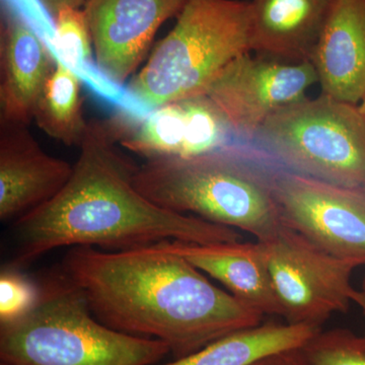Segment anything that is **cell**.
Here are the masks:
<instances>
[{
  "mask_svg": "<svg viewBox=\"0 0 365 365\" xmlns=\"http://www.w3.org/2000/svg\"><path fill=\"white\" fill-rule=\"evenodd\" d=\"M61 270L103 324L162 341L176 359L228 334L261 325L265 317L157 245L110 252L74 247Z\"/></svg>",
  "mask_w": 365,
  "mask_h": 365,
  "instance_id": "obj_1",
  "label": "cell"
},
{
  "mask_svg": "<svg viewBox=\"0 0 365 365\" xmlns=\"http://www.w3.org/2000/svg\"><path fill=\"white\" fill-rule=\"evenodd\" d=\"M110 121H88L71 179L49 202L16 220V267L53 250L91 247L124 251L179 241L235 242V228L160 207L134 185L137 170L116 144Z\"/></svg>",
  "mask_w": 365,
  "mask_h": 365,
  "instance_id": "obj_2",
  "label": "cell"
},
{
  "mask_svg": "<svg viewBox=\"0 0 365 365\" xmlns=\"http://www.w3.org/2000/svg\"><path fill=\"white\" fill-rule=\"evenodd\" d=\"M0 324V359L9 365H155L170 353L162 341L103 324L61 268L42 278L26 314Z\"/></svg>",
  "mask_w": 365,
  "mask_h": 365,
  "instance_id": "obj_3",
  "label": "cell"
},
{
  "mask_svg": "<svg viewBox=\"0 0 365 365\" xmlns=\"http://www.w3.org/2000/svg\"><path fill=\"white\" fill-rule=\"evenodd\" d=\"M133 181L160 207L244 230L256 241L282 223L272 176L227 146L195 157L148 160L137 168Z\"/></svg>",
  "mask_w": 365,
  "mask_h": 365,
  "instance_id": "obj_4",
  "label": "cell"
},
{
  "mask_svg": "<svg viewBox=\"0 0 365 365\" xmlns=\"http://www.w3.org/2000/svg\"><path fill=\"white\" fill-rule=\"evenodd\" d=\"M251 52V1L187 0L127 93L148 112L202 97L225 67Z\"/></svg>",
  "mask_w": 365,
  "mask_h": 365,
  "instance_id": "obj_5",
  "label": "cell"
},
{
  "mask_svg": "<svg viewBox=\"0 0 365 365\" xmlns=\"http://www.w3.org/2000/svg\"><path fill=\"white\" fill-rule=\"evenodd\" d=\"M288 170L365 191V118L321 93L279 108L254 135Z\"/></svg>",
  "mask_w": 365,
  "mask_h": 365,
  "instance_id": "obj_6",
  "label": "cell"
},
{
  "mask_svg": "<svg viewBox=\"0 0 365 365\" xmlns=\"http://www.w3.org/2000/svg\"><path fill=\"white\" fill-rule=\"evenodd\" d=\"M261 245L282 318L292 325L321 329L352 304L365 307L361 290L353 287L356 262L327 253L282 222L275 232L257 241Z\"/></svg>",
  "mask_w": 365,
  "mask_h": 365,
  "instance_id": "obj_7",
  "label": "cell"
},
{
  "mask_svg": "<svg viewBox=\"0 0 365 365\" xmlns=\"http://www.w3.org/2000/svg\"><path fill=\"white\" fill-rule=\"evenodd\" d=\"M282 222L327 253L365 265V191L290 170L272 176Z\"/></svg>",
  "mask_w": 365,
  "mask_h": 365,
  "instance_id": "obj_8",
  "label": "cell"
},
{
  "mask_svg": "<svg viewBox=\"0 0 365 365\" xmlns=\"http://www.w3.org/2000/svg\"><path fill=\"white\" fill-rule=\"evenodd\" d=\"M317 83L318 74L311 61L281 63L248 53L225 67L202 97L228 128L254 136L270 115L306 98L307 91Z\"/></svg>",
  "mask_w": 365,
  "mask_h": 365,
  "instance_id": "obj_9",
  "label": "cell"
},
{
  "mask_svg": "<svg viewBox=\"0 0 365 365\" xmlns=\"http://www.w3.org/2000/svg\"><path fill=\"white\" fill-rule=\"evenodd\" d=\"M187 0H88L96 63L103 76L122 86L145 56L163 24L179 16Z\"/></svg>",
  "mask_w": 365,
  "mask_h": 365,
  "instance_id": "obj_10",
  "label": "cell"
},
{
  "mask_svg": "<svg viewBox=\"0 0 365 365\" xmlns=\"http://www.w3.org/2000/svg\"><path fill=\"white\" fill-rule=\"evenodd\" d=\"M118 143L148 160L191 158L222 148L223 121L205 97L162 106L144 115L110 120Z\"/></svg>",
  "mask_w": 365,
  "mask_h": 365,
  "instance_id": "obj_11",
  "label": "cell"
},
{
  "mask_svg": "<svg viewBox=\"0 0 365 365\" xmlns=\"http://www.w3.org/2000/svg\"><path fill=\"white\" fill-rule=\"evenodd\" d=\"M73 165L47 155L26 125L0 122V220H19L49 202Z\"/></svg>",
  "mask_w": 365,
  "mask_h": 365,
  "instance_id": "obj_12",
  "label": "cell"
},
{
  "mask_svg": "<svg viewBox=\"0 0 365 365\" xmlns=\"http://www.w3.org/2000/svg\"><path fill=\"white\" fill-rule=\"evenodd\" d=\"M55 66V53L13 4L0 31V122L26 125Z\"/></svg>",
  "mask_w": 365,
  "mask_h": 365,
  "instance_id": "obj_13",
  "label": "cell"
},
{
  "mask_svg": "<svg viewBox=\"0 0 365 365\" xmlns=\"http://www.w3.org/2000/svg\"><path fill=\"white\" fill-rule=\"evenodd\" d=\"M311 62L322 93L360 105L365 96V0H334Z\"/></svg>",
  "mask_w": 365,
  "mask_h": 365,
  "instance_id": "obj_14",
  "label": "cell"
},
{
  "mask_svg": "<svg viewBox=\"0 0 365 365\" xmlns=\"http://www.w3.org/2000/svg\"><path fill=\"white\" fill-rule=\"evenodd\" d=\"M157 246L182 257L205 275L215 278L230 294L264 316L282 317V309L258 242L201 245L168 241Z\"/></svg>",
  "mask_w": 365,
  "mask_h": 365,
  "instance_id": "obj_15",
  "label": "cell"
},
{
  "mask_svg": "<svg viewBox=\"0 0 365 365\" xmlns=\"http://www.w3.org/2000/svg\"><path fill=\"white\" fill-rule=\"evenodd\" d=\"M334 0H252V51L287 64L311 61Z\"/></svg>",
  "mask_w": 365,
  "mask_h": 365,
  "instance_id": "obj_16",
  "label": "cell"
},
{
  "mask_svg": "<svg viewBox=\"0 0 365 365\" xmlns=\"http://www.w3.org/2000/svg\"><path fill=\"white\" fill-rule=\"evenodd\" d=\"M319 330L287 323H262L228 334L198 351L160 365H251L272 353L302 347Z\"/></svg>",
  "mask_w": 365,
  "mask_h": 365,
  "instance_id": "obj_17",
  "label": "cell"
},
{
  "mask_svg": "<svg viewBox=\"0 0 365 365\" xmlns=\"http://www.w3.org/2000/svg\"><path fill=\"white\" fill-rule=\"evenodd\" d=\"M81 90V76L55 55L54 68L41 93L34 119L41 130L66 146L79 148L88 129Z\"/></svg>",
  "mask_w": 365,
  "mask_h": 365,
  "instance_id": "obj_18",
  "label": "cell"
},
{
  "mask_svg": "<svg viewBox=\"0 0 365 365\" xmlns=\"http://www.w3.org/2000/svg\"><path fill=\"white\" fill-rule=\"evenodd\" d=\"M54 53L66 66L79 76L93 62V40L83 9L63 7L53 16Z\"/></svg>",
  "mask_w": 365,
  "mask_h": 365,
  "instance_id": "obj_19",
  "label": "cell"
},
{
  "mask_svg": "<svg viewBox=\"0 0 365 365\" xmlns=\"http://www.w3.org/2000/svg\"><path fill=\"white\" fill-rule=\"evenodd\" d=\"M300 349L309 365H365V337L349 329L319 330Z\"/></svg>",
  "mask_w": 365,
  "mask_h": 365,
  "instance_id": "obj_20",
  "label": "cell"
},
{
  "mask_svg": "<svg viewBox=\"0 0 365 365\" xmlns=\"http://www.w3.org/2000/svg\"><path fill=\"white\" fill-rule=\"evenodd\" d=\"M38 297V285L13 271H2L0 277V323L26 314Z\"/></svg>",
  "mask_w": 365,
  "mask_h": 365,
  "instance_id": "obj_21",
  "label": "cell"
},
{
  "mask_svg": "<svg viewBox=\"0 0 365 365\" xmlns=\"http://www.w3.org/2000/svg\"><path fill=\"white\" fill-rule=\"evenodd\" d=\"M251 365H309L300 348L272 353Z\"/></svg>",
  "mask_w": 365,
  "mask_h": 365,
  "instance_id": "obj_22",
  "label": "cell"
},
{
  "mask_svg": "<svg viewBox=\"0 0 365 365\" xmlns=\"http://www.w3.org/2000/svg\"><path fill=\"white\" fill-rule=\"evenodd\" d=\"M39 1L47 9L48 13L54 16L63 7L81 9V6H85L88 0H39Z\"/></svg>",
  "mask_w": 365,
  "mask_h": 365,
  "instance_id": "obj_23",
  "label": "cell"
},
{
  "mask_svg": "<svg viewBox=\"0 0 365 365\" xmlns=\"http://www.w3.org/2000/svg\"><path fill=\"white\" fill-rule=\"evenodd\" d=\"M359 110H360V112L362 113V115H364V116L365 118V96H364V100H362V102L360 103Z\"/></svg>",
  "mask_w": 365,
  "mask_h": 365,
  "instance_id": "obj_24",
  "label": "cell"
},
{
  "mask_svg": "<svg viewBox=\"0 0 365 365\" xmlns=\"http://www.w3.org/2000/svg\"><path fill=\"white\" fill-rule=\"evenodd\" d=\"M360 290H361V292H364V297H365V274H364V279H362L361 289H360ZM362 312H364V317H365V307H364V309H362ZM364 336L365 337V331H364Z\"/></svg>",
  "mask_w": 365,
  "mask_h": 365,
  "instance_id": "obj_25",
  "label": "cell"
},
{
  "mask_svg": "<svg viewBox=\"0 0 365 365\" xmlns=\"http://www.w3.org/2000/svg\"><path fill=\"white\" fill-rule=\"evenodd\" d=\"M0 365H9V364H6V362H2L1 361V364H0Z\"/></svg>",
  "mask_w": 365,
  "mask_h": 365,
  "instance_id": "obj_26",
  "label": "cell"
}]
</instances>
